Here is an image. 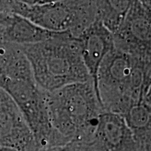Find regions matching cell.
Returning a JSON list of instances; mask_svg holds the SVG:
<instances>
[{
  "instance_id": "8",
  "label": "cell",
  "mask_w": 151,
  "mask_h": 151,
  "mask_svg": "<svg viewBox=\"0 0 151 151\" xmlns=\"http://www.w3.org/2000/svg\"><path fill=\"white\" fill-rule=\"evenodd\" d=\"M78 38L83 61L97 94V72L105 57L114 48L113 35L97 20Z\"/></svg>"
},
{
  "instance_id": "5",
  "label": "cell",
  "mask_w": 151,
  "mask_h": 151,
  "mask_svg": "<svg viewBox=\"0 0 151 151\" xmlns=\"http://www.w3.org/2000/svg\"><path fill=\"white\" fill-rule=\"evenodd\" d=\"M113 37L115 48L120 51L151 58L150 1H132L124 21Z\"/></svg>"
},
{
  "instance_id": "11",
  "label": "cell",
  "mask_w": 151,
  "mask_h": 151,
  "mask_svg": "<svg viewBox=\"0 0 151 151\" xmlns=\"http://www.w3.org/2000/svg\"><path fill=\"white\" fill-rule=\"evenodd\" d=\"M52 151H93L89 141L84 140L71 141L65 146L54 149Z\"/></svg>"
},
{
  "instance_id": "9",
  "label": "cell",
  "mask_w": 151,
  "mask_h": 151,
  "mask_svg": "<svg viewBox=\"0 0 151 151\" xmlns=\"http://www.w3.org/2000/svg\"><path fill=\"white\" fill-rule=\"evenodd\" d=\"M0 26L4 28L5 42L16 45L43 42L55 33L39 27L22 17L4 13L0 14Z\"/></svg>"
},
{
  "instance_id": "4",
  "label": "cell",
  "mask_w": 151,
  "mask_h": 151,
  "mask_svg": "<svg viewBox=\"0 0 151 151\" xmlns=\"http://www.w3.org/2000/svg\"><path fill=\"white\" fill-rule=\"evenodd\" d=\"M134 57L113 48L101 62L97 76V94L104 111L124 117L133 106L146 98L132 81Z\"/></svg>"
},
{
  "instance_id": "1",
  "label": "cell",
  "mask_w": 151,
  "mask_h": 151,
  "mask_svg": "<svg viewBox=\"0 0 151 151\" xmlns=\"http://www.w3.org/2000/svg\"><path fill=\"white\" fill-rule=\"evenodd\" d=\"M19 46L44 91L92 80L83 61L78 38L69 32H55L43 42Z\"/></svg>"
},
{
  "instance_id": "3",
  "label": "cell",
  "mask_w": 151,
  "mask_h": 151,
  "mask_svg": "<svg viewBox=\"0 0 151 151\" xmlns=\"http://www.w3.org/2000/svg\"><path fill=\"white\" fill-rule=\"evenodd\" d=\"M5 14H15L52 32H69L78 37L98 20L97 1H8Z\"/></svg>"
},
{
  "instance_id": "7",
  "label": "cell",
  "mask_w": 151,
  "mask_h": 151,
  "mask_svg": "<svg viewBox=\"0 0 151 151\" xmlns=\"http://www.w3.org/2000/svg\"><path fill=\"white\" fill-rule=\"evenodd\" d=\"M90 143L93 151H139L123 117L106 111L100 114Z\"/></svg>"
},
{
  "instance_id": "2",
  "label": "cell",
  "mask_w": 151,
  "mask_h": 151,
  "mask_svg": "<svg viewBox=\"0 0 151 151\" xmlns=\"http://www.w3.org/2000/svg\"><path fill=\"white\" fill-rule=\"evenodd\" d=\"M52 127L69 141L92 139L104 109L92 80L47 92Z\"/></svg>"
},
{
  "instance_id": "12",
  "label": "cell",
  "mask_w": 151,
  "mask_h": 151,
  "mask_svg": "<svg viewBox=\"0 0 151 151\" xmlns=\"http://www.w3.org/2000/svg\"><path fill=\"white\" fill-rule=\"evenodd\" d=\"M2 43H5L4 41V28L1 26H0V44Z\"/></svg>"
},
{
  "instance_id": "6",
  "label": "cell",
  "mask_w": 151,
  "mask_h": 151,
  "mask_svg": "<svg viewBox=\"0 0 151 151\" xmlns=\"http://www.w3.org/2000/svg\"><path fill=\"white\" fill-rule=\"evenodd\" d=\"M0 148L39 151L22 113L11 97L0 88Z\"/></svg>"
},
{
  "instance_id": "10",
  "label": "cell",
  "mask_w": 151,
  "mask_h": 151,
  "mask_svg": "<svg viewBox=\"0 0 151 151\" xmlns=\"http://www.w3.org/2000/svg\"><path fill=\"white\" fill-rule=\"evenodd\" d=\"M132 1H97L98 20L113 35L125 18Z\"/></svg>"
}]
</instances>
